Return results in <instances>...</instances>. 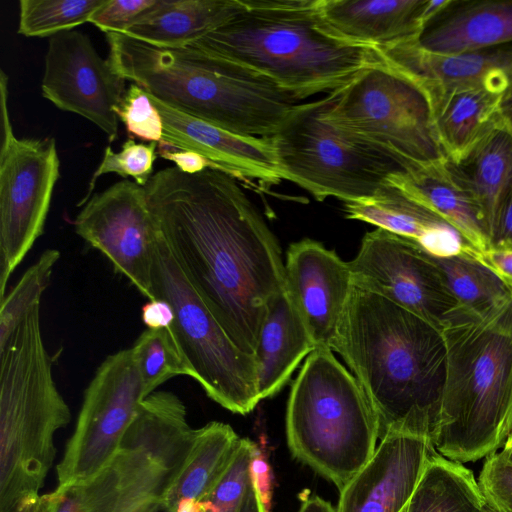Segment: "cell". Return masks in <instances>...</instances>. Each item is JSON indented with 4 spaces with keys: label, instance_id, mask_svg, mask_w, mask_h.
<instances>
[{
    "label": "cell",
    "instance_id": "obj_1",
    "mask_svg": "<svg viewBox=\"0 0 512 512\" xmlns=\"http://www.w3.org/2000/svg\"><path fill=\"white\" fill-rule=\"evenodd\" d=\"M144 189L185 277L233 343L255 356L265 306L285 290L274 233L238 180L220 170L166 167Z\"/></svg>",
    "mask_w": 512,
    "mask_h": 512
},
{
    "label": "cell",
    "instance_id": "obj_2",
    "mask_svg": "<svg viewBox=\"0 0 512 512\" xmlns=\"http://www.w3.org/2000/svg\"><path fill=\"white\" fill-rule=\"evenodd\" d=\"M332 351L353 372L379 423L431 437L446 374L441 330L371 292L353 287Z\"/></svg>",
    "mask_w": 512,
    "mask_h": 512
},
{
    "label": "cell",
    "instance_id": "obj_3",
    "mask_svg": "<svg viewBox=\"0 0 512 512\" xmlns=\"http://www.w3.org/2000/svg\"><path fill=\"white\" fill-rule=\"evenodd\" d=\"M108 59L126 80L165 105L231 133L271 137L295 95L265 76L193 46L163 47L106 32Z\"/></svg>",
    "mask_w": 512,
    "mask_h": 512
},
{
    "label": "cell",
    "instance_id": "obj_4",
    "mask_svg": "<svg viewBox=\"0 0 512 512\" xmlns=\"http://www.w3.org/2000/svg\"><path fill=\"white\" fill-rule=\"evenodd\" d=\"M270 79L303 100L333 93L383 61L323 24L319 0H239L225 23L190 44Z\"/></svg>",
    "mask_w": 512,
    "mask_h": 512
},
{
    "label": "cell",
    "instance_id": "obj_5",
    "mask_svg": "<svg viewBox=\"0 0 512 512\" xmlns=\"http://www.w3.org/2000/svg\"><path fill=\"white\" fill-rule=\"evenodd\" d=\"M440 330L446 374L431 440L442 456L474 462L512 433V295L482 313L459 306Z\"/></svg>",
    "mask_w": 512,
    "mask_h": 512
},
{
    "label": "cell",
    "instance_id": "obj_6",
    "mask_svg": "<svg viewBox=\"0 0 512 512\" xmlns=\"http://www.w3.org/2000/svg\"><path fill=\"white\" fill-rule=\"evenodd\" d=\"M45 348L40 304L0 345V512L39 495L70 422Z\"/></svg>",
    "mask_w": 512,
    "mask_h": 512
},
{
    "label": "cell",
    "instance_id": "obj_7",
    "mask_svg": "<svg viewBox=\"0 0 512 512\" xmlns=\"http://www.w3.org/2000/svg\"><path fill=\"white\" fill-rule=\"evenodd\" d=\"M286 434L294 457L339 491L374 454L377 416L332 350L316 348L302 365L287 402Z\"/></svg>",
    "mask_w": 512,
    "mask_h": 512
},
{
    "label": "cell",
    "instance_id": "obj_8",
    "mask_svg": "<svg viewBox=\"0 0 512 512\" xmlns=\"http://www.w3.org/2000/svg\"><path fill=\"white\" fill-rule=\"evenodd\" d=\"M328 104L329 94L297 104L269 137L278 173L318 201L370 198L407 164L332 121Z\"/></svg>",
    "mask_w": 512,
    "mask_h": 512
},
{
    "label": "cell",
    "instance_id": "obj_9",
    "mask_svg": "<svg viewBox=\"0 0 512 512\" xmlns=\"http://www.w3.org/2000/svg\"><path fill=\"white\" fill-rule=\"evenodd\" d=\"M151 288L152 300H165L173 309L174 321L167 330L191 377L223 408L242 415L251 412L261 401L256 357L233 343L185 277L159 228Z\"/></svg>",
    "mask_w": 512,
    "mask_h": 512
},
{
    "label": "cell",
    "instance_id": "obj_10",
    "mask_svg": "<svg viewBox=\"0 0 512 512\" xmlns=\"http://www.w3.org/2000/svg\"><path fill=\"white\" fill-rule=\"evenodd\" d=\"M327 113L339 126L407 165L445 157L427 98L384 60L330 93Z\"/></svg>",
    "mask_w": 512,
    "mask_h": 512
},
{
    "label": "cell",
    "instance_id": "obj_11",
    "mask_svg": "<svg viewBox=\"0 0 512 512\" xmlns=\"http://www.w3.org/2000/svg\"><path fill=\"white\" fill-rule=\"evenodd\" d=\"M0 300L13 271L42 235L60 175L55 139L17 138L8 109V76L0 71Z\"/></svg>",
    "mask_w": 512,
    "mask_h": 512
},
{
    "label": "cell",
    "instance_id": "obj_12",
    "mask_svg": "<svg viewBox=\"0 0 512 512\" xmlns=\"http://www.w3.org/2000/svg\"><path fill=\"white\" fill-rule=\"evenodd\" d=\"M145 398L132 348L107 356L84 391L74 432L56 468L58 487L83 481L111 461Z\"/></svg>",
    "mask_w": 512,
    "mask_h": 512
},
{
    "label": "cell",
    "instance_id": "obj_13",
    "mask_svg": "<svg viewBox=\"0 0 512 512\" xmlns=\"http://www.w3.org/2000/svg\"><path fill=\"white\" fill-rule=\"evenodd\" d=\"M355 287L379 295L441 329L459 307L434 257L411 239L376 228L348 262Z\"/></svg>",
    "mask_w": 512,
    "mask_h": 512
},
{
    "label": "cell",
    "instance_id": "obj_14",
    "mask_svg": "<svg viewBox=\"0 0 512 512\" xmlns=\"http://www.w3.org/2000/svg\"><path fill=\"white\" fill-rule=\"evenodd\" d=\"M76 233L100 251L148 300L158 226L145 189L123 179L94 193L74 220Z\"/></svg>",
    "mask_w": 512,
    "mask_h": 512
},
{
    "label": "cell",
    "instance_id": "obj_15",
    "mask_svg": "<svg viewBox=\"0 0 512 512\" xmlns=\"http://www.w3.org/2000/svg\"><path fill=\"white\" fill-rule=\"evenodd\" d=\"M126 79L103 59L83 32L69 30L51 36L45 55L41 93L57 108L91 121L107 136L118 137L115 109Z\"/></svg>",
    "mask_w": 512,
    "mask_h": 512
},
{
    "label": "cell",
    "instance_id": "obj_16",
    "mask_svg": "<svg viewBox=\"0 0 512 512\" xmlns=\"http://www.w3.org/2000/svg\"><path fill=\"white\" fill-rule=\"evenodd\" d=\"M354 284L348 262L320 242L305 238L290 244L285 291L316 348L331 350Z\"/></svg>",
    "mask_w": 512,
    "mask_h": 512
},
{
    "label": "cell",
    "instance_id": "obj_17",
    "mask_svg": "<svg viewBox=\"0 0 512 512\" xmlns=\"http://www.w3.org/2000/svg\"><path fill=\"white\" fill-rule=\"evenodd\" d=\"M431 437L391 432L340 491L337 512H407L435 451Z\"/></svg>",
    "mask_w": 512,
    "mask_h": 512
},
{
    "label": "cell",
    "instance_id": "obj_18",
    "mask_svg": "<svg viewBox=\"0 0 512 512\" xmlns=\"http://www.w3.org/2000/svg\"><path fill=\"white\" fill-rule=\"evenodd\" d=\"M148 96L163 120L162 141L175 148L202 155L211 162L213 169L225 172L237 180L255 181L266 187L280 182L269 137H245L231 133Z\"/></svg>",
    "mask_w": 512,
    "mask_h": 512
},
{
    "label": "cell",
    "instance_id": "obj_19",
    "mask_svg": "<svg viewBox=\"0 0 512 512\" xmlns=\"http://www.w3.org/2000/svg\"><path fill=\"white\" fill-rule=\"evenodd\" d=\"M410 200L451 225L477 259L490 246L481 210L459 167L446 157L411 163L387 181Z\"/></svg>",
    "mask_w": 512,
    "mask_h": 512
},
{
    "label": "cell",
    "instance_id": "obj_20",
    "mask_svg": "<svg viewBox=\"0 0 512 512\" xmlns=\"http://www.w3.org/2000/svg\"><path fill=\"white\" fill-rule=\"evenodd\" d=\"M171 479V472L154 455L122 443L116 455L97 473L54 490V512H119L145 494H164Z\"/></svg>",
    "mask_w": 512,
    "mask_h": 512
},
{
    "label": "cell",
    "instance_id": "obj_21",
    "mask_svg": "<svg viewBox=\"0 0 512 512\" xmlns=\"http://www.w3.org/2000/svg\"><path fill=\"white\" fill-rule=\"evenodd\" d=\"M509 89L507 71L454 88L431 109L436 139L451 163L464 164L502 125L501 107Z\"/></svg>",
    "mask_w": 512,
    "mask_h": 512
},
{
    "label": "cell",
    "instance_id": "obj_22",
    "mask_svg": "<svg viewBox=\"0 0 512 512\" xmlns=\"http://www.w3.org/2000/svg\"><path fill=\"white\" fill-rule=\"evenodd\" d=\"M382 59L413 82L430 109L448 92L507 71L510 50L441 53L426 49L418 37L378 49Z\"/></svg>",
    "mask_w": 512,
    "mask_h": 512
},
{
    "label": "cell",
    "instance_id": "obj_23",
    "mask_svg": "<svg viewBox=\"0 0 512 512\" xmlns=\"http://www.w3.org/2000/svg\"><path fill=\"white\" fill-rule=\"evenodd\" d=\"M427 0H319L324 26L348 42L377 49L419 37Z\"/></svg>",
    "mask_w": 512,
    "mask_h": 512
},
{
    "label": "cell",
    "instance_id": "obj_24",
    "mask_svg": "<svg viewBox=\"0 0 512 512\" xmlns=\"http://www.w3.org/2000/svg\"><path fill=\"white\" fill-rule=\"evenodd\" d=\"M349 219L360 220L416 242L434 257L469 253L460 234L448 223L419 206L391 184L374 196L344 202Z\"/></svg>",
    "mask_w": 512,
    "mask_h": 512
},
{
    "label": "cell",
    "instance_id": "obj_25",
    "mask_svg": "<svg viewBox=\"0 0 512 512\" xmlns=\"http://www.w3.org/2000/svg\"><path fill=\"white\" fill-rule=\"evenodd\" d=\"M314 349V342L286 291L275 294L265 306L255 351L260 399L277 394Z\"/></svg>",
    "mask_w": 512,
    "mask_h": 512
},
{
    "label": "cell",
    "instance_id": "obj_26",
    "mask_svg": "<svg viewBox=\"0 0 512 512\" xmlns=\"http://www.w3.org/2000/svg\"><path fill=\"white\" fill-rule=\"evenodd\" d=\"M420 45L441 53L489 50L512 42V0L478 1L439 16L418 37Z\"/></svg>",
    "mask_w": 512,
    "mask_h": 512
},
{
    "label": "cell",
    "instance_id": "obj_27",
    "mask_svg": "<svg viewBox=\"0 0 512 512\" xmlns=\"http://www.w3.org/2000/svg\"><path fill=\"white\" fill-rule=\"evenodd\" d=\"M239 0H157L123 32L163 47H184L204 37L238 10Z\"/></svg>",
    "mask_w": 512,
    "mask_h": 512
},
{
    "label": "cell",
    "instance_id": "obj_28",
    "mask_svg": "<svg viewBox=\"0 0 512 512\" xmlns=\"http://www.w3.org/2000/svg\"><path fill=\"white\" fill-rule=\"evenodd\" d=\"M239 439L232 427L222 422L195 429L189 453L163 494L162 504L174 512L182 498L203 500L229 464Z\"/></svg>",
    "mask_w": 512,
    "mask_h": 512
},
{
    "label": "cell",
    "instance_id": "obj_29",
    "mask_svg": "<svg viewBox=\"0 0 512 512\" xmlns=\"http://www.w3.org/2000/svg\"><path fill=\"white\" fill-rule=\"evenodd\" d=\"M485 221L490 241L512 188V134L501 125L458 166Z\"/></svg>",
    "mask_w": 512,
    "mask_h": 512
},
{
    "label": "cell",
    "instance_id": "obj_30",
    "mask_svg": "<svg viewBox=\"0 0 512 512\" xmlns=\"http://www.w3.org/2000/svg\"><path fill=\"white\" fill-rule=\"evenodd\" d=\"M485 503L473 472L435 450L407 512H482Z\"/></svg>",
    "mask_w": 512,
    "mask_h": 512
},
{
    "label": "cell",
    "instance_id": "obj_31",
    "mask_svg": "<svg viewBox=\"0 0 512 512\" xmlns=\"http://www.w3.org/2000/svg\"><path fill=\"white\" fill-rule=\"evenodd\" d=\"M434 260L462 308L482 313L512 295L490 269L467 253L444 258L434 257Z\"/></svg>",
    "mask_w": 512,
    "mask_h": 512
},
{
    "label": "cell",
    "instance_id": "obj_32",
    "mask_svg": "<svg viewBox=\"0 0 512 512\" xmlns=\"http://www.w3.org/2000/svg\"><path fill=\"white\" fill-rule=\"evenodd\" d=\"M107 0H21L18 34L51 37L89 23Z\"/></svg>",
    "mask_w": 512,
    "mask_h": 512
},
{
    "label": "cell",
    "instance_id": "obj_33",
    "mask_svg": "<svg viewBox=\"0 0 512 512\" xmlns=\"http://www.w3.org/2000/svg\"><path fill=\"white\" fill-rule=\"evenodd\" d=\"M146 397L167 380L190 368L167 329H146L131 347Z\"/></svg>",
    "mask_w": 512,
    "mask_h": 512
},
{
    "label": "cell",
    "instance_id": "obj_34",
    "mask_svg": "<svg viewBox=\"0 0 512 512\" xmlns=\"http://www.w3.org/2000/svg\"><path fill=\"white\" fill-rule=\"evenodd\" d=\"M59 258L60 252L57 249L45 250L13 289L0 300V345L11 336L25 316L40 304Z\"/></svg>",
    "mask_w": 512,
    "mask_h": 512
},
{
    "label": "cell",
    "instance_id": "obj_35",
    "mask_svg": "<svg viewBox=\"0 0 512 512\" xmlns=\"http://www.w3.org/2000/svg\"><path fill=\"white\" fill-rule=\"evenodd\" d=\"M258 450L247 438H240L226 469L210 493L200 501L205 512H239L255 474Z\"/></svg>",
    "mask_w": 512,
    "mask_h": 512
},
{
    "label": "cell",
    "instance_id": "obj_36",
    "mask_svg": "<svg viewBox=\"0 0 512 512\" xmlns=\"http://www.w3.org/2000/svg\"><path fill=\"white\" fill-rule=\"evenodd\" d=\"M157 147L156 142L137 143L133 138H128L119 152L107 146L102 161L88 183L86 194L78 205L83 206L88 201L98 178L107 173H116L124 178L132 177L135 183L144 187L153 176Z\"/></svg>",
    "mask_w": 512,
    "mask_h": 512
},
{
    "label": "cell",
    "instance_id": "obj_37",
    "mask_svg": "<svg viewBox=\"0 0 512 512\" xmlns=\"http://www.w3.org/2000/svg\"><path fill=\"white\" fill-rule=\"evenodd\" d=\"M115 113L125 125L129 136L156 143L163 139L161 114L138 84H130Z\"/></svg>",
    "mask_w": 512,
    "mask_h": 512
},
{
    "label": "cell",
    "instance_id": "obj_38",
    "mask_svg": "<svg viewBox=\"0 0 512 512\" xmlns=\"http://www.w3.org/2000/svg\"><path fill=\"white\" fill-rule=\"evenodd\" d=\"M486 502L498 512H512V463L500 452L486 457L478 478Z\"/></svg>",
    "mask_w": 512,
    "mask_h": 512
},
{
    "label": "cell",
    "instance_id": "obj_39",
    "mask_svg": "<svg viewBox=\"0 0 512 512\" xmlns=\"http://www.w3.org/2000/svg\"><path fill=\"white\" fill-rule=\"evenodd\" d=\"M156 2L157 0H107L106 4L93 14L89 23L104 33H123Z\"/></svg>",
    "mask_w": 512,
    "mask_h": 512
},
{
    "label": "cell",
    "instance_id": "obj_40",
    "mask_svg": "<svg viewBox=\"0 0 512 512\" xmlns=\"http://www.w3.org/2000/svg\"><path fill=\"white\" fill-rule=\"evenodd\" d=\"M157 148L162 158L173 162L184 173L196 174L208 168L213 169L211 162L196 152L175 148L162 140Z\"/></svg>",
    "mask_w": 512,
    "mask_h": 512
},
{
    "label": "cell",
    "instance_id": "obj_41",
    "mask_svg": "<svg viewBox=\"0 0 512 512\" xmlns=\"http://www.w3.org/2000/svg\"><path fill=\"white\" fill-rule=\"evenodd\" d=\"M477 260L490 269L512 293V246H490Z\"/></svg>",
    "mask_w": 512,
    "mask_h": 512
},
{
    "label": "cell",
    "instance_id": "obj_42",
    "mask_svg": "<svg viewBox=\"0 0 512 512\" xmlns=\"http://www.w3.org/2000/svg\"><path fill=\"white\" fill-rule=\"evenodd\" d=\"M141 319L148 329H169L174 321V312L167 301L153 299L142 307Z\"/></svg>",
    "mask_w": 512,
    "mask_h": 512
},
{
    "label": "cell",
    "instance_id": "obj_43",
    "mask_svg": "<svg viewBox=\"0 0 512 512\" xmlns=\"http://www.w3.org/2000/svg\"><path fill=\"white\" fill-rule=\"evenodd\" d=\"M491 246H512V188L501 206Z\"/></svg>",
    "mask_w": 512,
    "mask_h": 512
},
{
    "label": "cell",
    "instance_id": "obj_44",
    "mask_svg": "<svg viewBox=\"0 0 512 512\" xmlns=\"http://www.w3.org/2000/svg\"><path fill=\"white\" fill-rule=\"evenodd\" d=\"M56 501L55 491L44 495L29 496L19 501L8 512H54Z\"/></svg>",
    "mask_w": 512,
    "mask_h": 512
},
{
    "label": "cell",
    "instance_id": "obj_45",
    "mask_svg": "<svg viewBox=\"0 0 512 512\" xmlns=\"http://www.w3.org/2000/svg\"><path fill=\"white\" fill-rule=\"evenodd\" d=\"M163 493L145 494L123 507L119 512H155L162 502Z\"/></svg>",
    "mask_w": 512,
    "mask_h": 512
},
{
    "label": "cell",
    "instance_id": "obj_46",
    "mask_svg": "<svg viewBox=\"0 0 512 512\" xmlns=\"http://www.w3.org/2000/svg\"><path fill=\"white\" fill-rule=\"evenodd\" d=\"M239 512H266L257 477L250 483Z\"/></svg>",
    "mask_w": 512,
    "mask_h": 512
},
{
    "label": "cell",
    "instance_id": "obj_47",
    "mask_svg": "<svg viewBox=\"0 0 512 512\" xmlns=\"http://www.w3.org/2000/svg\"><path fill=\"white\" fill-rule=\"evenodd\" d=\"M298 512H337L332 505L318 496L305 499Z\"/></svg>",
    "mask_w": 512,
    "mask_h": 512
},
{
    "label": "cell",
    "instance_id": "obj_48",
    "mask_svg": "<svg viewBox=\"0 0 512 512\" xmlns=\"http://www.w3.org/2000/svg\"><path fill=\"white\" fill-rule=\"evenodd\" d=\"M501 121L505 129L512 134V90L508 91L501 107Z\"/></svg>",
    "mask_w": 512,
    "mask_h": 512
},
{
    "label": "cell",
    "instance_id": "obj_49",
    "mask_svg": "<svg viewBox=\"0 0 512 512\" xmlns=\"http://www.w3.org/2000/svg\"><path fill=\"white\" fill-rule=\"evenodd\" d=\"M197 501L192 498H182L177 502L174 512H195Z\"/></svg>",
    "mask_w": 512,
    "mask_h": 512
},
{
    "label": "cell",
    "instance_id": "obj_50",
    "mask_svg": "<svg viewBox=\"0 0 512 512\" xmlns=\"http://www.w3.org/2000/svg\"><path fill=\"white\" fill-rule=\"evenodd\" d=\"M500 453L508 462L512 463V433L507 438Z\"/></svg>",
    "mask_w": 512,
    "mask_h": 512
},
{
    "label": "cell",
    "instance_id": "obj_51",
    "mask_svg": "<svg viewBox=\"0 0 512 512\" xmlns=\"http://www.w3.org/2000/svg\"><path fill=\"white\" fill-rule=\"evenodd\" d=\"M507 74H508V77H509V89H508V91H510V90H512V50H510L509 60H508V63H507Z\"/></svg>",
    "mask_w": 512,
    "mask_h": 512
},
{
    "label": "cell",
    "instance_id": "obj_52",
    "mask_svg": "<svg viewBox=\"0 0 512 512\" xmlns=\"http://www.w3.org/2000/svg\"><path fill=\"white\" fill-rule=\"evenodd\" d=\"M155 512H173L172 510H170L169 508H167L165 505L161 504L159 505V507L156 509Z\"/></svg>",
    "mask_w": 512,
    "mask_h": 512
},
{
    "label": "cell",
    "instance_id": "obj_53",
    "mask_svg": "<svg viewBox=\"0 0 512 512\" xmlns=\"http://www.w3.org/2000/svg\"><path fill=\"white\" fill-rule=\"evenodd\" d=\"M482 512H498L493 507H491L487 502L484 505Z\"/></svg>",
    "mask_w": 512,
    "mask_h": 512
},
{
    "label": "cell",
    "instance_id": "obj_54",
    "mask_svg": "<svg viewBox=\"0 0 512 512\" xmlns=\"http://www.w3.org/2000/svg\"><path fill=\"white\" fill-rule=\"evenodd\" d=\"M195 512H205L201 506L200 501H197V507Z\"/></svg>",
    "mask_w": 512,
    "mask_h": 512
}]
</instances>
